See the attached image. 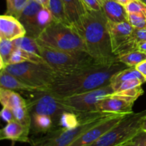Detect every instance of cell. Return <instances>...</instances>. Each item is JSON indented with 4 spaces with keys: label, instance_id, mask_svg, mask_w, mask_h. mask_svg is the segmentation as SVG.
Wrapping results in <instances>:
<instances>
[{
    "label": "cell",
    "instance_id": "17",
    "mask_svg": "<svg viewBox=\"0 0 146 146\" xmlns=\"http://www.w3.org/2000/svg\"><path fill=\"white\" fill-rule=\"evenodd\" d=\"M102 10L108 21L112 22L128 21V14L125 7L116 0H104Z\"/></svg>",
    "mask_w": 146,
    "mask_h": 146
},
{
    "label": "cell",
    "instance_id": "30",
    "mask_svg": "<svg viewBox=\"0 0 146 146\" xmlns=\"http://www.w3.org/2000/svg\"><path fill=\"white\" fill-rule=\"evenodd\" d=\"M12 111L15 121H18L25 126L31 128V117L28 104L27 106H22L14 108Z\"/></svg>",
    "mask_w": 146,
    "mask_h": 146
},
{
    "label": "cell",
    "instance_id": "34",
    "mask_svg": "<svg viewBox=\"0 0 146 146\" xmlns=\"http://www.w3.org/2000/svg\"><path fill=\"white\" fill-rule=\"evenodd\" d=\"M128 21L135 29H145L146 17L139 14H128Z\"/></svg>",
    "mask_w": 146,
    "mask_h": 146
},
{
    "label": "cell",
    "instance_id": "39",
    "mask_svg": "<svg viewBox=\"0 0 146 146\" xmlns=\"http://www.w3.org/2000/svg\"><path fill=\"white\" fill-rule=\"evenodd\" d=\"M135 67L146 79V60L137 64Z\"/></svg>",
    "mask_w": 146,
    "mask_h": 146
},
{
    "label": "cell",
    "instance_id": "11",
    "mask_svg": "<svg viewBox=\"0 0 146 146\" xmlns=\"http://www.w3.org/2000/svg\"><path fill=\"white\" fill-rule=\"evenodd\" d=\"M128 114L130 113H117L108 117L82 134L69 146H88L91 145L106 133L118 125Z\"/></svg>",
    "mask_w": 146,
    "mask_h": 146
},
{
    "label": "cell",
    "instance_id": "12",
    "mask_svg": "<svg viewBox=\"0 0 146 146\" xmlns=\"http://www.w3.org/2000/svg\"><path fill=\"white\" fill-rule=\"evenodd\" d=\"M42 6L37 3L35 0H29L19 20L25 28L26 35L33 37L36 39L39 36V32L37 27V15Z\"/></svg>",
    "mask_w": 146,
    "mask_h": 146
},
{
    "label": "cell",
    "instance_id": "40",
    "mask_svg": "<svg viewBox=\"0 0 146 146\" xmlns=\"http://www.w3.org/2000/svg\"><path fill=\"white\" fill-rule=\"evenodd\" d=\"M137 50L146 53V41L139 43L137 46Z\"/></svg>",
    "mask_w": 146,
    "mask_h": 146
},
{
    "label": "cell",
    "instance_id": "46",
    "mask_svg": "<svg viewBox=\"0 0 146 146\" xmlns=\"http://www.w3.org/2000/svg\"><path fill=\"white\" fill-rule=\"evenodd\" d=\"M145 81H146V79H145Z\"/></svg>",
    "mask_w": 146,
    "mask_h": 146
},
{
    "label": "cell",
    "instance_id": "32",
    "mask_svg": "<svg viewBox=\"0 0 146 146\" xmlns=\"http://www.w3.org/2000/svg\"><path fill=\"white\" fill-rule=\"evenodd\" d=\"M125 9L128 14H139L146 17V4L141 0H131Z\"/></svg>",
    "mask_w": 146,
    "mask_h": 146
},
{
    "label": "cell",
    "instance_id": "33",
    "mask_svg": "<svg viewBox=\"0 0 146 146\" xmlns=\"http://www.w3.org/2000/svg\"><path fill=\"white\" fill-rule=\"evenodd\" d=\"M145 82V81H143V80L138 79V78H135V79H131L123 81V82L120 83V84L113 86L112 87L114 92L115 91H125V90L131 89V88H135V87L140 86H142V84Z\"/></svg>",
    "mask_w": 146,
    "mask_h": 146
},
{
    "label": "cell",
    "instance_id": "2",
    "mask_svg": "<svg viewBox=\"0 0 146 146\" xmlns=\"http://www.w3.org/2000/svg\"><path fill=\"white\" fill-rule=\"evenodd\" d=\"M107 22L103 10H87L73 27L84 41L87 53L101 62L111 63L118 59L113 54Z\"/></svg>",
    "mask_w": 146,
    "mask_h": 146
},
{
    "label": "cell",
    "instance_id": "28",
    "mask_svg": "<svg viewBox=\"0 0 146 146\" xmlns=\"http://www.w3.org/2000/svg\"><path fill=\"white\" fill-rule=\"evenodd\" d=\"M28 1L29 0H6V14L12 16L19 19L27 6Z\"/></svg>",
    "mask_w": 146,
    "mask_h": 146
},
{
    "label": "cell",
    "instance_id": "13",
    "mask_svg": "<svg viewBox=\"0 0 146 146\" xmlns=\"http://www.w3.org/2000/svg\"><path fill=\"white\" fill-rule=\"evenodd\" d=\"M135 101L111 94L97 105V111L114 113H131Z\"/></svg>",
    "mask_w": 146,
    "mask_h": 146
},
{
    "label": "cell",
    "instance_id": "26",
    "mask_svg": "<svg viewBox=\"0 0 146 146\" xmlns=\"http://www.w3.org/2000/svg\"><path fill=\"white\" fill-rule=\"evenodd\" d=\"M13 41L0 38V68L4 69L7 65L10 56L15 50Z\"/></svg>",
    "mask_w": 146,
    "mask_h": 146
},
{
    "label": "cell",
    "instance_id": "16",
    "mask_svg": "<svg viewBox=\"0 0 146 146\" xmlns=\"http://www.w3.org/2000/svg\"><path fill=\"white\" fill-rule=\"evenodd\" d=\"M0 88L14 91H22V92L28 93L43 91L36 87L31 86L25 84L4 69L1 70L0 73Z\"/></svg>",
    "mask_w": 146,
    "mask_h": 146
},
{
    "label": "cell",
    "instance_id": "14",
    "mask_svg": "<svg viewBox=\"0 0 146 146\" xmlns=\"http://www.w3.org/2000/svg\"><path fill=\"white\" fill-rule=\"evenodd\" d=\"M27 31L21 21L12 16H0V38L14 41L26 36Z\"/></svg>",
    "mask_w": 146,
    "mask_h": 146
},
{
    "label": "cell",
    "instance_id": "6",
    "mask_svg": "<svg viewBox=\"0 0 146 146\" xmlns=\"http://www.w3.org/2000/svg\"><path fill=\"white\" fill-rule=\"evenodd\" d=\"M146 110L127 115L122 121L88 146H128L143 133L141 125Z\"/></svg>",
    "mask_w": 146,
    "mask_h": 146
},
{
    "label": "cell",
    "instance_id": "7",
    "mask_svg": "<svg viewBox=\"0 0 146 146\" xmlns=\"http://www.w3.org/2000/svg\"><path fill=\"white\" fill-rule=\"evenodd\" d=\"M4 70L25 84L36 87L43 91H46L57 76L55 71L48 64L24 62L10 64Z\"/></svg>",
    "mask_w": 146,
    "mask_h": 146
},
{
    "label": "cell",
    "instance_id": "41",
    "mask_svg": "<svg viewBox=\"0 0 146 146\" xmlns=\"http://www.w3.org/2000/svg\"><path fill=\"white\" fill-rule=\"evenodd\" d=\"M35 1L39 4H41L43 7H46V8H48L49 0H35Z\"/></svg>",
    "mask_w": 146,
    "mask_h": 146
},
{
    "label": "cell",
    "instance_id": "4",
    "mask_svg": "<svg viewBox=\"0 0 146 146\" xmlns=\"http://www.w3.org/2000/svg\"><path fill=\"white\" fill-rule=\"evenodd\" d=\"M114 113L96 112L78 114L81 124L76 128L71 130L57 127L44 135L37 138H31V146H69L78 137L96 125L113 115Z\"/></svg>",
    "mask_w": 146,
    "mask_h": 146
},
{
    "label": "cell",
    "instance_id": "23",
    "mask_svg": "<svg viewBox=\"0 0 146 146\" xmlns=\"http://www.w3.org/2000/svg\"><path fill=\"white\" fill-rule=\"evenodd\" d=\"M13 42H14L16 48L40 55L39 45H38L36 39L33 37L26 35L21 38L14 40Z\"/></svg>",
    "mask_w": 146,
    "mask_h": 146
},
{
    "label": "cell",
    "instance_id": "36",
    "mask_svg": "<svg viewBox=\"0 0 146 146\" xmlns=\"http://www.w3.org/2000/svg\"><path fill=\"white\" fill-rule=\"evenodd\" d=\"M134 41L138 45L139 43L146 41V29H135L132 35Z\"/></svg>",
    "mask_w": 146,
    "mask_h": 146
},
{
    "label": "cell",
    "instance_id": "45",
    "mask_svg": "<svg viewBox=\"0 0 146 146\" xmlns=\"http://www.w3.org/2000/svg\"><path fill=\"white\" fill-rule=\"evenodd\" d=\"M141 1H142L143 2V3H145V4H146V0H141Z\"/></svg>",
    "mask_w": 146,
    "mask_h": 146
},
{
    "label": "cell",
    "instance_id": "35",
    "mask_svg": "<svg viewBox=\"0 0 146 146\" xmlns=\"http://www.w3.org/2000/svg\"><path fill=\"white\" fill-rule=\"evenodd\" d=\"M104 0H81L84 7L89 11H100L102 10Z\"/></svg>",
    "mask_w": 146,
    "mask_h": 146
},
{
    "label": "cell",
    "instance_id": "19",
    "mask_svg": "<svg viewBox=\"0 0 146 146\" xmlns=\"http://www.w3.org/2000/svg\"><path fill=\"white\" fill-rule=\"evenodd\" d=\"M31 131L33 133L46 134L58 127L49 115L31 113Z\"/></svg>",
    "mask_w": 146,
    "mask_h": 146
},
{
    "label": "cell",
    "instance_id": "20",
    "mask_svg": "<svg viewBox=\"0 0 146 146\" xmlns=\"http://www.w3.org/2000/svg\"><path fill=\"white\" fill-rule=\"evenodd\" d=\"M0 102L3 107L11 110L28 104L27 100L21 96L17 91L2 88H0Z\"/></svg>",
    "mask_w": 146,
    "mask_h": 146
},
{
    "label": "cell",
    "instance_id": "21",
    "mask_svg": "<svg viewBox=\"0 0 146 146\" xmlns=\"http://www.w3.org/2000/svg\"><path fill=\"white\" fill-rule=\"evenodd\" d=\"M24 62H31L34 64H47L45 60L41 55L28 52L24 50L16 48L13 51L8 61V65L10 64H21ZM7 65V66H8Z\"/></svg>",
    "mask_w": 146,
    "mask_h": 146
},
{
    "label": "cell",
    "instance_id": "25",
    "mask_svg": "<svg viewBox=\"0 0 146 146\" xmlns=\"http://www.w3.org/2000/svg\"><path fill=\"white\" fill-rule=\"evenodd\" d=\"M117 57L120 62L124 64L128 67H135L137 64L146 60V53L136 50Z\"/></svg>",
    "mask_w": 146,
    "mask_h": 146
},
{
    "label": "cell",
    "instance_id": "43",
    "mask_svg": "<svg viewBox=\"0 0 146 146\" xmlns=\"http://www.w3.org/2000/svg\"><path fill=\"white\" fill-rule=\"evenodd\" d=\"M141 129L143 133H146V116L144 118L143 121L142 123V125H141Z\"/></svg>",
    "mask_w": 146,
    "mask_h": 146
},
{
    "label": "cell",
    "instance_id": "18",
    "mask_svg": "<svg viewBox=\"0 0 146 146\" xmlns=\"http://www.w3.org/2000/svg\"><path fill=\"white\" fill-rule=\"evenodd\" d=\"M66 19L71 26L74 27L86 14L87 9L81 0H62Z\"/></svg>",
    "mask_w": 146,
    "mask_h": 146
},
{
    "label": "cell",
    "instance_id": "29",
    "mask_svg": "<svg viewBox=\"0 0 146 146\" xmlns=\"http://www.w3.org/2000/svg\"><path fill=\"white\" fill-rule=\"evenodd\" d=\"M53 21H54V19L51 11L48 8L42 7L37 15V27L39 34H41L42 31Z\"/></svg>",
    "mask_w": 146,
    "mask_h": 146
},
{
    "label": "cell",
    "instance_id": "37",
    "mask_svg": "<svg viewBox=\"0 0 146 146\" xmlns=\"http://www.w3.org/2000/svg\"><path fill=\"white\" fill-rule=\"evenodd\" d=\"M0 115H1V118H2V120H4L7 123H9L13 121H15L12 110H11L9 108H7V107H3L1 112H0Z\"/></svg>",
    "mask_w": 146,
    "mask_h": 146
},
{
    "label": "cell",
    "instance_id": "5",
    "mask_svg": "<svg viewBox=\"0 0 146 146\" xmlns=\"http://www.w3.org/2000/svg\"><path fill=\"white\" fill-rule=\"evenodd\" d=\"M36 41L40 46L60 51H86L84 41L71 25L53 21Z\"/></svg>",
    "mask_w": 146,
    "mask_h": 146
},
{
    "label": "cell",
    "instance_id": "44",
    "mask_svg": "<svg viewBox=\"0 0 146 146\" xmlns=\"http://www.w3.org/2000/svg\"><path fill=\"white\" fill-rule=\"evenodd\" d=\"M128 146H137V145H136V144L135 143V141H134V142L132 144H131V145H128Z\"/></svg>",
    "mask_w": 146,
    "mask_h": 146
},
{
    "label": "cell",
    "instance_id": "47",
    "mask_svg": "<svg viewBox=\"0 0 146 146\" xmlns=\"http://www.w3.org/2000/svg\"></svg>",
    "mask_w": 146,
    "mask_h": 146
},
{
    "label": "cell",
    "instance_id": "15",
    "mask_svg": "<svg viewBox=\"0 0 146 146\" xmlns=\"http://www.w3.org/2000/svg\"><path fill=\"white\" fill-rule=\"evenodd\" d=\"M31 131L30 127L25 126L17 121L7 123V125L0 131V139L9 140L14 142L31 143V138H29Z\"/></svg>",
    "mask_w": 146,
    "mask_h": 146
},
{
    "label": "cell",
    "instance_id": "31",
    "mask_svg": "<svg viewBox=\"0 0 146 146\" xmlns=\"http://www.w3.org/2000/svg\"><path fill=\"white\" fill-rule=\"evenodd\" d=\"M143 94V89L142 88L141 86H140L135 87V88H131V89L129 90H125V91H115V92L113 93L112 94L114 96H116L128 98V99L135 101Z\"/></svg>",
    "mask_w": 146,
    "mask_h": 146
},
{
    "label": "cell",
    "instance_id": "38",
    "mask_svg": "<svg viewBox=\"0 0 146 146\" xmlns=\"http://www.w3.org/2000/svg\"><path fill=\"white\" fill-rule=\"evenodd\" d=\"M135 143L137 146H146V133H141L135 140Z\"/></svg>",
    "mask_w": 146,
    "mask_h": 146
},
{
    "label": "cell",
    "instance_id": "9",
    "mask_svg": "<svg viewBox=\"0 0 146 146\" xmlns=\"http://www.w3.org/2000/svg\"><path fill=\"white\" fill-rule=\"evenodd\" d=\"M30 113L49 115L58 126L59 118L65 111H72L62 104L61 98L47 91L34 92L30 100H27Z\"/></svg>",
    "mask_w": 146,
    "mask_h": 146
},
{
    "label": "cell",
    "instance_id": "1",
    "mask_svg": "<svg viewBox=\"0 0 146 146\" xmlns=\"http://www.w3.org/2000/svg\"><path fill=\"white\" fill-rule=\"evenodd\" d=\"M125 68L127 66L118 60L76 74L57 75L45 91L58 98L88 92L110 84L113 76Z\"/></svg>",
    "mask_w": 146,
    "mask_h": 146
},
{
    "label": "cell",
    "instance_id": "22",
    "mask_svg": "<svg viewBox=\"0 0 146 146\" xmlns=\"http://www.w3.org/2000/svg\"><path fill=\"white\" fill-rule=\"evenodd\" d=\"M135 78H138L146 82L145 78L141 75V73L135 68V67H127L114 74L111 78L110 84L112 86H113L123 81Z\"/></svg>",
    "mask_w": 146,
    "mask_h": 146
},
{
    "label": "cell",
    "instance_id": "10",
    "mask_svg": "<svg viewBox=\"0 0 146 146\" xmlns=\"http://www.w3.org/2000/svg\"><path fill=\"white\" fill-rule=\"evenodd\" d=\"M113 54L115 56L136 51L137 44L133 39L134 28L129 21L107 22Z\"/></svg>",
    "mask_w": 146,
    "mask_h": 146
},
{
    "label": "cell",
    "instance_id": "27",
    "mask_svg": "<svg viewBox=\"0 0 146 146\" xmlns=\"http://www.w3.org/2000/svg\"><path fill=\"white\" fill-rule=\"evenodd\" d=\"M48 8L54 17V21L70 25L66 19L62 0H49Z\"/></svg>",
    "mask_w": 146,
    "mask_h": 146
},
{
    "label": "cell",
    "instance_id": "3",
    "mask_svg": "<svg viewBox=\"0 0 146 146\" xmlns=\"http://www.w3.org/2000/svg\"><path fill=\"white\" fill-rule=\"evenodd\" d=\"M39 51L40 55L57 75L76 74L108 64L96 59L86 51H56L40 45Z\"/></svg>",
    "mask_w": 146,
    "mask_h": 146
},
{
    "label": "cell",
    "instance_id": "42",
    "mask_svg": "<svg viewBox=\"0 0 146 146\" xmlns=\"http://www.w3.org/2000/svg\"><path fill=\"white\" fill-rule=\"evenodd\" d=\"M116 1H118V3H120L121 4H122L123 6L125 7V6H126L127 4L131 1V0H116Z\"/></svg>",
    "mask_w": 146,
    "mask_h": 146
},
{
    "label": "cell",
    "instance_id": "8",
    "mask_svg": "<svg viewBox=\"0 0 146 146\" xmlns=\"http://www.w3.org/2000/svg\"><path fill=\"white\" fill-rule=\"evenodd\" d=\"M114 92L111 84L92 91L71 96L60 98L62 104L77 114L97 111V105Z\"/></svg>",
    "mask_w": 146,
    "mask_h": 146
},
{
    "label": "cell",
    "instance_id": "24",
    "mask_svg": "<svg viewBox=\"0 0 146 146\" xmlns=\"http://www.w3.org/2000/svg\"><path fill=\"white\" fill-rule=\"evenodd\" d=\"M81 124L78 114L73 111H65L61 114L59 118L58 126L67 130L76 128Z\"/></svg>",
    "mask_w": 146,
    "mask_h": 146
}]
</instances>
